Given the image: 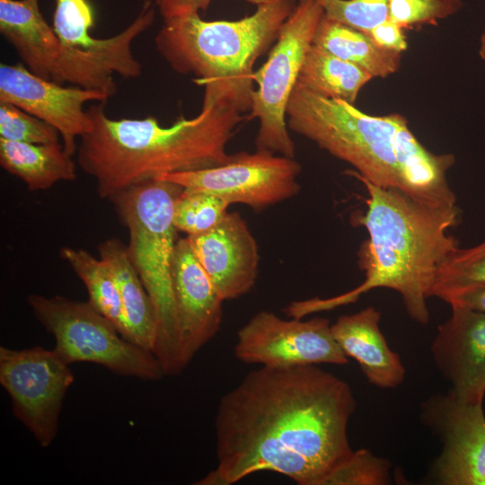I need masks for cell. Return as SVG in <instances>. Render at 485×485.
<instances>
[{
    "mask_svg": "<svg viewBox=\"0 0 485 485\" xmlns=\"http://www.w3.org/2000/svg\"><path fill=\"white\" fill-rule=\"evenodd\" d=\"M27 302L39 322L55 338L56 352L69 365L94 363L116 375L144 381L164 376L152 351L125 339L88 301L31 294Z\"/></svg>",
    "mask_w": 485,
    "mask_h": 485,
    "instance_id": "cell-7",
    "label": "cell"
},
{
    "mask_svg": "<svg viewBox=\"0 0 485 485\" xmlns=\"http://www.w3.org/2000/svg\"><path fill=\"white\" fill-rule=\"evenodd\" d=\"M313 44L351 63L374 77L395 73L401 54L377 46L364 31L323 15L315 31Z\"/></svg>",
    "mask_w": 485,
    "mask_h": 485,
    "instance_id": "cell-21",
    "label": "cell"
},
{
    "mask_svg": "<svg viewBox=\"0 0 485 485\" xmlns=\"http://www.w3.org/2000/svg\"><path fill=\"white\" fill-rule=\"evenodd\" d=\"M330 19L364 32L388 19L390 0H315Z\"/></svg>",
    "mask_w": 485,
    "mask_h": 485,
    "instance_id": "cell-29",
    "label": "cell"
},
{
    "mask_svg": "<svg viewBox=\"0 0 485 485\" xmlns=\"http://www.w3.org/2000/svg\"><path fill=\"white\" fill-rule=\"evenodd\" d=\"M485 283V242L470 249H458L439 269L431 296Z\"/></svg>",
    "mask_w": 485,
    "mask_h": 485,
    "instance_id": "cell-27",
    "label": "cell"
},
{
    "mask_svg": "<svg viewBox=\"0 0 485 485\" xmlns=\"http://www.w3.org/2000/svg\"><path fill=\"white\" fill-rule=\"evenodd\" d=\"M372 78L357 66L312 44L296 84L324 98L354 104L362 87Z\"/></svg>",
    "mask_w": 485,
    "mask_h": 485,
    "instance_id": "cell-22",
    "label": "cell"
},
{
    "mask_svg": "<svg viewBox=\"0 0 485 485\" xmlns=\"http://www.w3.org/2000/svg\"><path fill=\"white\" fill-rule=\"evenodd\" d=\"M479 54L480 57L485 60V30L481 34Z\"/></svg>",
    "mask_w": 485,
    "mask_h": 485,
    "instance_id": "cell-34",
    "label": "cell"
},
{
    "mask_svg": "<svg viewBox=\"0 0 485 485\" xmlns=\"http://www.w3.org/2000/svg\"><path fill=\"white\" fill-rule=\"evenodd\" d=\"M374 307L341 315L331 324V332L348 357L359 365L369 383L382 389H394L403 383L405 368L399 355L388 346Z\"/></svg>",
    "mask_w": 485,
    "mask_h": 485,
    "instance_id": "cell-17",
    "label": "cell"
},
{
    "mask_svg": "<svg viewBox=\"0 0 485 485\" xmlns=\"http://www.w3.org/2000/svg\"><path fill=\"white\" fill-rule=\"evenodd\" d=\"M59 132L42 119L7 102H0V138L31 144L59 143Z\"/></svg>",
    "mask_w": 485,
    "mask_h": 485,
    "instance_id": "cell-28",
    "label": "cell"
},
{
    "mask_svg": "<svg viewBox=\"0 0 485 485\" xmlns=\"http://www.w3.org/2000/svg\"><path fill=\"white\" fill-rule=\"evenodd\" d=\"M87 112L93 128L79 139L77 163L104 199L163 174L226 163L232 156L227 145L247 118L230 109L201 107L195 117L163 127L154 117L110 118L105 102L91 105Z\"/></svg>",
    "mask_w": 485,
    "mask_h": 485,
    "instance_id": "cell-4",
    "label": "cell"
},
{
    "mask_svg": "<svg viewBox=\"0 0 485 485\" xmlns=\"http://www.w3.org/2000/svg\"><path fill=\"white\" fill-rule=\"evenodd\" d=\"M182 187L153 179L136 184L110 198L128 228L130 259L152 300L156 335L152 352L164 375H177L181 363L175 316L172 269L177 229L174 202Z\"/></svg>",
    "mask_w": 485,
    "mask_h": 485,
    "instance_id": "cell-6",
    "label": "cell"
},
{
    "mask_svg": "<svg viewBox=\"0 0 485 485\" xmlns=\"http://www.w3.org/2000/svg\"><path fill=\"white\" fill-rule=\"evenodd\" d=\"M391 468L388 460L363 448L339 462L319 485H387L392 483Z\"/></svg>",
    "mask_w": 485,
    "mask_h": 485,
    "instance_id": "cell-26",
    "label": "cell"
},
{
    "mask_svg": "<svg viewBox=\"0 0 485 485\" xmlns=\"http://www.w3.org/2000/svg\"><path fill=\"white\" fill-rule=\"evenodd\" d=\"M59 143L31 144L0 138V164L30 190H45L76 179V166Z\"/></svg>",
    "mask_w": 485,
    "mask_h": 485,
    "instance_id": "cell-20",
    "label": "cell"
},
{
    "mask_svg": "<svg viewBox=\"0 0 485 485\" xmlns=\"http://www.w3.org/2000/svg\"><path fill=\"white\" fill-rule=\"evenodd\" d=\"M212 0H153L163 21L189 13L207 11ZM256 6L267 4L278 0H242Z\"/></svg>",
    "mask_w": 485,
    "mask_h": 485,
    "instance_id": "cell-31",
    "label": "cell"
},
{
    "mask_svg": "<svg viewBox=\"0 0 485 485\" xmlns=\"http://www.w3.org/2000/svg\"><path fill=\"white\" fill-rule=\"evenodd\" d=\"M172 290L183 369L218 332L224 300L197 260L188 237L177 240Z\"/></svg>",
    "mask_w": 485,
    "mask_h": 485,
    "instance_id": "cell-14",
    "label": "cell"
},
{
    "mask_svg": "<svg viewBox=\"0 0 485 485\" xmlns=\"http://www.w3.org/2000/svg\"><path fill=\"white\" fill-rule=\"evenodd\" d=\"M404 28L389 18L366 32L380 48L401 53L407 48Z\"/></svg>",
    "mask_w": 485,
    "mask_h": 485,
    "instance_id": "cell-32",
    "label": "cell"
},
{
    "mask_svg": "<svg viewBox=\"0 0 485 485\" xmlns=\"http://www.w3.org/2000/svg\"><path fill=\"white\" fill-rule=\"evenodd\" d=\"M107 100L101 93L40 77L22 64L0 65V102L11 103L55 128L71 155L77 150V139L93 128L84 105Z\"/></svg>",
    "mask_w": 485,
    "mask_h": 485,
    "instance_id": "cell-13",
    "label": "cell"
},
{
    "mask_svg": "<svg viewBox=\"0 0 485 485\" xmlns=\"http://www.w3.org/2000/svg\"><path fill=\"white\" fill-rule=\"evenodd\" d=\"M74 375L53 348L0 347V384L11 399L12 412L42 447L54 441L64 398Z\"/></svg>",
    "mask_w": 485,
    "mask_h": 485,
    "instance_id": "cell-9",
    "label": "cell"
},
{
    "mask_svg": "<svg viewBox=\"0 0 485 485\" xmlns=\"http://www.w3.org/2000/svg\"><path fill=\"white\" fill-rule=\"evenodd\" d=\"M234 355L242 362L269 367L348 362L328 319L285 320L265 310L237 331Z\"/></svg>",
    "mask_w": 485,
    "mask_h": 485,
    "instance_id": "cell-11",
    "label": "cell"
},
{
    "mask_svg": "<svg viewBox=\"0 0 485 485\" xmlns=\"http://www.w3.org/2000/svg\"><path fill=\"white\" fill-rule=\"evenodd\" d=\"M356 410L347 382L316 365L260 366L219 400L217 463L195 484L231 485L269 471L299 485H319L353 450Z\"/></svg>",
    "mask_w": 485,
    "mask_h": 485,
    "instance_id": "cell-1",
    "label": "cell"
},
{
    "mask_svg": "<svg viewBox=\"0 0 485 485\" xmlns=\"http://www.w3.org/2000/svg\"><path fill=\"white\" fill-rule=\"evenodd\" d=\"M300 172L301 165L295 158L256 150L233 154L226 163L215 167L167 173L155 179L261 211L296 196Z\"/></svg>",
    "mask_w": 485,
    "mask_h": 485,
    "instance_id": "cell-10",
    "label": "cell"
},
{
    "mask_svg": "<svg viewBox=\"0 0 485 485\" xmlns=\"http://www.w3.org/2000/svg\"><path fill=\"white\" fill-rule=\"evenodd\" d=\"M349 175L367 190L366 209L357 218L369 235L359 251L365 279L354 289L330 298L291 302L290 318H304L355 303L368 291L385 287L398 292L409 316L420 324L429 321L426 300L437 273L459 249L449 229L461 221V209L432 206L393 189L376 186L356 171Z\"/></svg>",
    "mask_w": 485,
    "mask_h": 485,
    "instance_id": "cell-2",
    "label": "cell"
},
{
    "mask_svg": "<svg viewBox=\"0 0 485 485\" xmlns=\"http://www.w3.org/2000/svg\"><path fill=\"white\" fill-rule=\"evenodd\" d=\"M420 419L442 447L430 470L434 483L485 485V415L482 405L459 402L449 392L421 404Z\"/></svg>",
    "mask_w": 485,
    "mask_h": 485,
    "instance_id": "cell-12",
    "label": "cell"
},
{
    "mask_svg": "<svg viewBox=\"0 0 485 485\" xmlns=\"http://www.w3.org/2000/svg\"><path fill=\"white\" fill-rule=\"evenodd\" d=\"M439 298L450 306H460L485 313V283L453 290Z\"/></svg>",
    "mask_w": 485,
    "mask_h": 485,
    "instance_id": "cell-33",
    "label": "cell"
},
{
    "mask_svg": "<svg viewBox=\"0 0 485 485\" xmlns=\"http://www.w3.org/2000/svg\"><path fill=\"white\" fill-rule=\"evenodd\" d=\"M295 5V0H278L235 21H205L198 13L174 17L163 21L155 48L175 72L196 76L204 87L202 107L243 114L252 105L254 64Z\"/></svg>",
    "mask_w": 485,
    "mask_h": 485,
    "instance_id": "cell-5",
    "label": "cell"
},
{
    "mask_svg": "<svg viewBox=\"0 0 485 485\" xmlns=\"http://www.w3.org/2000/svg\"><path fill=\"white\" fill-rule=\"evenodd\" d=\"M195 257L224 301L251 290L258 278V243L238 212H228L216 226L187 236Z\"/></svg>",
    "mask_w": 485,
    "mask_h": 485,
    "instance_id": "cell-16",
    "label": "cell"
},
{
    "mask_svg": "<svg viewBox=\"0 0 485 485\" xmlns=\"http://www.w3.org/2000/svg\"><path fill=\"white\" fill-rule=\"evenodd\" d=\"M0 32L31 73L52 79L60 40L42 15L39 0H0Z\"/></svg>",
    "mask_w": 485,
    "mask_h": 485,
    "instance_id": "cell-18",
    "label": "cell"
},
{
    "mask_svg": "<svg viewBox=\"0 0 485 485\" xmlns=\"http://www.w3.org/2000/svg\"><path fill=\"white\" fill-rule=\"evenodd\" d=\"M60 257L84 284L88 302L109 319L125 338L126 322L120 295L108 265L100 257L95 258L85 250L69 246L60 249Z\"/></svg>",
    "mask_w": 485,
    "mask_h": 485,
    "instance_id": "cell-23",
    "label": "cell"
},
{
    "mask_svg": "<svg viewBox=\"0 0 485 485\" xmlns=\"http://www.w3.org/2000/svg\"><path fill=\"white\" fill-rule=\"evenodd\" d=\"M118 285L126 322L125 339L152 351L156 335V315L152 300L130 259L128 245L117 238L98 246Z\"/></svg>",
    "mask_w": 485,
    "mask_h": 485,
    "instance_id": "cell-19",
    "label": "cell"
},
{
    "mask_svg": "<svg viewBox=\"0 0 485 485\" xmlns=\"http://www.w3.org/2000/svg\"><path fill=\"white\" fill-rule=\"evenodd\" d=\"M461 0H390L388 18L404 29L436 25L461 9Z\"/></svg>",
    "mask_w": 485,
    "mask_h": 485,
    "instance_id": "cell-30",
    "label": "cell"
},
{
    "mask_svg": "<svg viewBox=\"0 0 485 485\" xmlns=\"http://www.w3.org/2000/svg\"><path fill=\"white\" fill-rule=\"evenodd\" d=\"M430 350L436 366L461 403L482 405L485 395V313L451 306Z\"/></svg>",
    "mask_w": 485,
    "mask_h": 485,
    "instance_id": "cell-15",
    "label": "cell"
},
{
    "mask_svg": "<svg viewBox=\"0 0 485 485\" xmlns=\"http://www.w3.org/2000/svg\"><path fill=\"white\" fill-rule=\"evenodd\" d=\"M323 13L315 0H299L283 23L266 62L254 71L257 88L247 119L259 120L257 150L295 158V146L288 132L287 108Z\"/></svg>",
    "mask_w": 485,
    "mask_h": 485,
    "instance_id": "cell-8",
    "label": "cell"
},
{
    "mask_svg": "<svg viewBox=\"0 0 485 485\" xmlns=\"http://www.w3.org/2000/svg\"><path fill=\"white\" fill-rule=\"evenodd\" d=\"M230 205L213 194L182 189L174 202V225L187 236L200 234L220 223Z\"/></svg>",
    "mask_w": 485,
    "mask_h": 485,
    "instance_id": "cell-25",
    "label": "cell"
},
{
    "mask_svg": "<svg viewBox=\"0 0 485 485\" xmlns=\"http://www.w3.org/2000/svg\"><path fill=\"white\" fill-rule=\"evenodd\" d=\"M93 25L94 13L89 0H55L52 26L60 47L89 57L105 54L110 40L93 37Z\"/></svg>",
    "mask_w": 485,
    "mask_h": 485,
    "instance_id": "cell-24",
    "label": "cell"
},
{
    "mask_svg": "<svg viewBox=\"0 0 485 485\" xmlns=\"http://www.w3.org/2000/svg\"><path fill=\"white\" fill-rule=\"evenodd\" d=\"M287 123L376 186L432 206L456 205L447 181L454 155L429 152L401 114L371 116L348 101L324 98L296 84Z\"/></svg>",
    "mask_w": 485,
    "mask_h": 485,
    "instance_id": "cell-3",
    "label": "cell"
}]
</instances>
